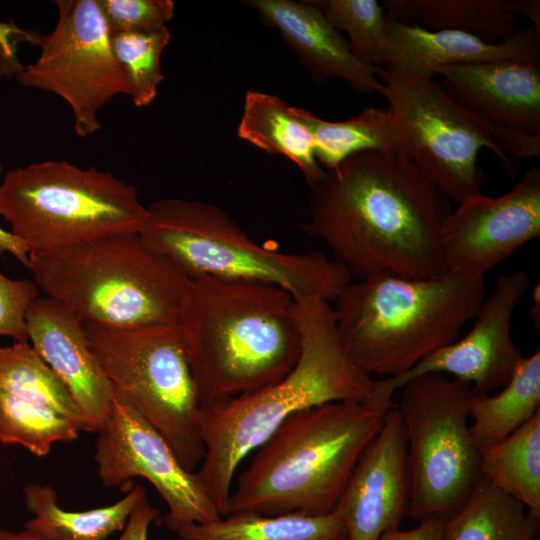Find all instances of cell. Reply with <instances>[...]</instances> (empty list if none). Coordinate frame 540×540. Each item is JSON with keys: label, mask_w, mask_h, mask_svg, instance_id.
Returning <instances> with one entry per match:
<instances>
[{"label": "cell", "mask_w": 540, "mask_h": 540, "mask_svg": "<svg viewBox=\"0 0 540 540\" xmlns=\"http://www.w3.org/2000/svg\"><path fill=\"white\" fill-rule=\"evenodd\" d=\"M27 268L44 296L84 323L110 328L179 322L191 284L139 232L30 252Z\"/></svg>", "instance_id": "obj_6"}, {"label": "cell", "mask_w": 540, "mask_h": 540, "mask_svg": "<svg viewBox=\"0 0 540 540\" xmlns=\"http://www.w3.org/2000/svg\"><path fill=\"white\" fill-rule=\"evenodd\" d=\"M146 490L139 484L112 505L85 511H68L58 504L51 485L30 483L24 487L25 504L33 517L24 528L50 540H106L122 531L129 516Z\"/></svg>", "instance_id": "obj_23"}, {"label": "cell", "mask_w": 540, "mask_h": 540, "mask_svg": "<svg viewBox=\"0 0 540 540\" xmlns=\"http://www.w3.org/2000/svg\"><path fill=\"white\" fill-rule=\"evenodd\" d=\"M110 34L151 32L174 16L171 0H97Z\"/></svg>", "instance_id": "obj_32"}, {"label": "cell", "mask_w": 540, "mask_h": 540, "mask_svg": "<svg viewBox=\"0 0 540 540\" xmlns=\"http://www.w3.org/2000/svg\"><path fill=\"white\" fill-rule=\"evenodd\" d=\"M400 413L408 449L411 498L408 516L449 517L482 477L480 453L468 421L475 393L461 380L426 373L400 388Z\"/></svg>", "instance_id": "obj_11"}, {"label": "cell", "mask_w": 540, "mask_h": 540, "mask_svg": "<svg viewBox=\"0 0 540 540\" xmlns=\"http://www.w3.org/2000/svg\"><path fill=\"white\" fill-rule=\"evenodd\" d=\"M540 235V170L532 167L507 193L481 192L458 203L441 230L446 271L484 276Z\"/></svg>", "instance_id": "obj_15"}, {"label": "cell", "mask_w": 540, "mask_h": 540, "mask_svg": "<svg viewBox=\"0 0 540 540\" xmlns=\"http://www.w3.org/2000/svg\"><path fill=\"white\" fill-rule=\"evenodd\" d=\"M243 3L255 9L266 25L278 31L315 81L338 78L358 92L380 93L382 84L377 78V68L359 61L352 54L347 39L312 0H249Z\"/></svg>", "instance_id": "obj_20"}, {"label": "cell", "mask_w": 540, "mask_h": 540, "mask_svg": "<svg viewBox=\"0 0 540 540\" xmlns=\"http://www.w3.org/2000/svg\"><path fill=\"white\" fill-rule=\"evenodd\" d=\"M301 351L279 381L235 398L200 405L204 458L195 472L221 516L226 515L240 463L297 411L331 402L365 403L374 380L347 356L333 307L316 296H294Z\"/></svg>", "instance_id": "obj_2"}, {"label": "cell", "mask_w": 540, "mask_h": 540, "mask_svg": "<svg viewBox=\"0 0 540 540\" xmlns=\"http://www.w3.org/2000/svg\"><path fill=\"white\" fill-rule=\"evenodd\" d=\"M380 93L388 102L401 151L450 200L457 204L481 192L482 149L517 175L512 155L525 145L523 133L497 128L462 106L433 78L391 68L377 69Z\"/></svg>", "instance_id": "obj_9"}, {"label": "cell", "mask_w": 540, "mask_h": 540, "mask_svg": "<svg viewBox=\"0 0 540 540\" xmlns=\"http://www.w3.org/2000/svg\"><path fill=\"white\" fill-rule=\"evenodd\" d=\"M159 510L153 507L144 494L131 512L122 534L117 540H149L148 531L151 523L159 516Z\"/></svg>", "instance_id": "obj_34"}, {"label": "cell", "mask_w": 540, "mask_h": 540, "mask_svg": "<svg viewBox=\"0 0 540 540\" xmlns=\"http://www.w3.org/2000/svg\"><path fill=\"white\" fill-rule=\"evenodd\" d=\"M529 283L525 271L499 277L462 339L438 349L401 376L375 381L369 402L391 406L397 389L426 373L451 375L468 383L476 395L502 389L525 358L512 340L511 328L513 312Z\"/></svg>", "instance_id": "obj_14"}, {"label": "cell", "mask_w": 540, "mask_h": 540, "mask_svg": "<svg viewBox=\"0 0 540 540\" xmlns=\"http://www.w3.org/2000/svg\"><path fill=\"white\" fill-rule=\"evenodd\" d=\"M3 165L0 161V175L3 173ZM0 254H10L25 267L29 264V251L17 240L9 230L0 226Z\"/></svg>", "instance_id": "obj_37"}, {"label": "cell", "mask_w": 540, "mask_h": 540, "mask_svg": "<svg viewBox=\"0 0 540 540\" xmlns=\"http://www.w3.org/2000/svg\"><path fill=\"white\" fill-rule=\"evenodd\" d=\"M539 522V514L482 476L447 518L443 540H534Z\"/></svg>", "instance_id": "obj_26"}, {"label": "cell", "mask_w": 540, "mask_h": 540, "mask_svg": "<svg viewBox=\"0 0 540 540\" xmlns=\"http://www.w3.org/2000/svg\"><path fill=\"white\" fill-rule=\"evenodd\" d=\"M180 322L200 405L271 385L300 355L294 296L275 285L192 278Z\"/></svg>", "instance_id": "obj_3"}, {"label": "cell", "mask_w": 540, "mask_h": 540, "mask_svg": "<svg viewBox=\"0 0 540 540\" xmlns=\"http://www.w3.org/2000/svg\"><path fill=\"white\" fill-rule=\"evenodd\" d=\"M146 214L134 186L65 160L9 170L0 183V216L29 253L139 232Z\"/></svg>", "instance_id": "obj_8"}, {"label": "cell", "mask_w": 540, "mask_h": 540, "mask_svg": "<svg viewBox=\"0 0 540 540\" xmlns=\"http://www.w3.org/2000/svg\"><path fill=\"white\" fill-rule=\"evenodd\" d=\"M448 517L431 516L420 520L418 526L410 530L391 529L378 540H443L444 526Z\"/></svg>", "instance_id": "obj_35"}, {"label": "cell", "mask_w": 540, "mask_h": 540, "mask_svg": "<svg viewBox=\"0 0 540 540\" xmlns=\"http://www.w3.org/2000/svg\"><path fill=\"white\" fill-rule=\"evenodd\" d=\"M479 453L481 475L540 515V411L506 439Z\"/></svg>", "instance_id": "obj_29"}, {"label": "cell", "mask_w": 540, "mask_h": 540, "mask_svg": "<svg viewBox=\"0 0 540 540\" xmlns=\"http://www.w3.org/2000/svg\"><path fill=\"white\" fill-rule=\"evenodd\" d=\"M339 32L348 36L352 54L361 62L380 69L385 66L386 21L376 0H312Z\"/></svg>", "instance_id": "obj_30"}, {"label": "cell", "mask_w": 540, "mask_h": 540, "mask_svg": "<svg viewBox=\"0 0 540 540\" xmlns=\"http://www.w3.org/2000/svg\"><path fill=\"white\" fill-rule=\"evenodd\" d=\"M87 432L67 389L29 342L0 347V443L46 456Z\"/></svg>", "instance_id": "obj_16"}, {"label": "cell", "mask_w": 540, "mask_h": 540, "mask_svg": "<svg viewBox=\"0 0 540 540\" xmlns=\"http://www.w3.org/2000/svg\"><path fill=\"white\" fill-rule=\"evenodd\" d=\"M411 478L407 440L396 403L357 461L334 509L347 540H378L408 514Z\"/></svg>", "instance_id": "obj_17"}, {"label": "cell", "mask_w": 540, "mask_h": 540, "mask_svg": "<svg viewBox=\"0 0 540 540\" xmlns=\"http://www.w3.org/2000/svg\"><path fill=\"white\" fill-rule=\"evenodd\" d=\"M39 296L33 280L13 279L0 272V337L28 342L26 314Z\"/></svg>", "instance_id": "obj_33"}, {"label": "cell", "mask_w": 540, "mask_h": 540, "mask_svg": "<svg viewBox=\"0 0 540 540\" xmlns=\"http://www.w3.org/2000/svg\"><path fill=\"white\" fill-rule=\"evenodd\" d=\"M110 38L113 53L126 75L132 103L138 108L150 105L164 80L161 55L170 41L168 28L110 34Z\"/></svg>", "instance_id": "obj_31"}, {"label": "cell", "mask_w": 540, "mask_h": 540, "mask_svg": "<svg viewBox=\"0 0 540 540\" xmlns=\"http://www.w3.org/2000/svg\"><path fill=\"white\" fill-rule=\"evenodd\" d=\"M386 42L384 67L427 78H433L444 66L505 60L540 62V32L531 25L507 40L486 42L467 32L432 31L387 16Z\"/></svg>", "instance_id": "obj_21"}, {"label": "cell", "mask_w": 540, "mask_h": 540, "mask_svg": "<svg viewBox=\"0 0 540 540\" xmlns=\"http://www.w3.org/2000/svg\"><path fill=\"white\" fill-rule=\"evenodd\" d=\"M0 540H50L41 534L24 528L20 532L0 529Z\"/></svg>", "instance_id": "obj_38"}, {"label": "cell", "mask_w": 540, "mask_h": 540, "mask_svg": "<svg viewBox=\"0 0 540 540\" xmlns=\"http://www.w3.org/2000/svg\"><path fill=\"white\" fill-rule=\"evenodd\" d=\"M28 342L69 392L86 423L97 432L114 389L89 347L84 322L62 303L39 296L26 314Z\"/></svg>", "instance_id": "obj_18"}, {"label": "cell", "mask_w": 540, "mask_h": 540, "mask_svg": "<svg viewBox=\"0 0 540 540\" xmlns=\"http://www.w3.org/2000/svg\"><path fill=\"white\" fill-rule=\"evenodd\" d=\"M309 190L302 230L323 241L351 279L446 272L441 230L450 200L404 152L353 154Z\"/></svg>", "instance_id": "obj_1"}, {"label": "cell", "mask_w": 540, "mask_h": 540, "mask_svg": "<svg viewBox=\"0 0 540 540\" xmlns=\"http://www.w3.org/2000/svg\"><path fill=\"white\" fill-rule=\"evenodd\" d=\"M342 540H347V539H342Z\"/></svg>", "instance_id": "obj_40"}, {"label": "cell", "mask_w": 540, "mask_h": 540, "mask_svg": "<svg viewBox=\"0 0 540 540\" xmlns=\"http://www.w3.org/2000/svg\"><path fill=\"white\" fill-rule=\"evenodd\" d=\"M389 407L339 401L290 415L239 475L226 515L333 512Z\"/></svg>", "instance_id": "obj_4"}, {"label": "cell", "mask_w": 540, "mask_h": 540, "mask_svg": "<svg viewBox=\"0 0 540 540\" xmlns=\"http://www.w3.org/2000/svg\"><path fill=\"white\" fill-rule=\"evenodd\" d=\"M182 540H342L346 529L336 511L321 515L232 513L205 523L181 526Z\"/></svg>", "instance_id": "obj_25"}, {"label": "cell", "mask_w": 540, "mask_h": 540, "mask_svg": "<svg viewBox=\"0 0 540 540\" xmlns=\"http://www.w3.org/2000/svg\"><path fill=\"white\" fill-rule=\"evenodd\" d=\"M139 235L190 279L259 282L293 296L335 301L352 281L320 251L285 253L253 241L221 208L201 201L164 198L147 207Z\"/></svg>", "instance_id": "obj_7"}, {"label": "cell", "mask_w": 540, "mask_h": 540, "mask_svg": "<svg viewBox=\"0 0 540 540\" xmlns=\"http://www.w3.org/2000/svg\"><path fill=\"white\" fill-rule=\"evenodd\" d=\"M387 16L427 30H458L486 42L511 38L519 18L504 7V0H384Z\"/></svg>", "instance_id": "obj_24"}, {"label": "cell", "mask_w": 540, "mask_h": 540, "mask_svg": "<svg viewBox=\"0 0 540 540\" xmlns=\"http://www.w3.org/2000/svg\"><path fill=\"white\" fill-rule=\"evenodd\" d=\"M84 331L114 393L160 433L187 471H196L205 453L200 400L181 322L132 328L84 323Z\"/></svg>", "instance_id": "obj_10"}, {"label": "cell", "mask_w": 540, "mask_h": 540, "mask_svg": "<svg viewBox=\"0 0 540 540\" xmlns=\"http://www.w3.org/2000/svg\"><path fill=\"white\" fill-rule=\"evenodd\" d=\"M290 109L312 134L315 156L324 170L360 152H402L389 108L365 107L344 121L324 120L299 107Z\"/></svg>", "instance_id": "obj_27"}, {"label": "cell", "mask_w": 540, "mask_h": 540, "mask_svg": "<svg viewBox=\"0 0 540 540\" xmlns=\"http://www.w3.org/2000/svg\"><path fill=\"white\" fill-rule=\"evenodd\" d=\"M533 301H534V304H533L532 310L530 312V317L533 320L535 326L539 327V323H540V321H539V316H540V314H539V308H540L539 285L534 287Z\"/></svg>", "instance_id": "obj_39"}, {"label": "cell", "mask_w": 540, "mask_h": 540, "mask_svg": "<svg viewBox=\"0 0 540 540\" xmlns=\"http://www.w3.org/2000/svg\"><path fill=\"white\" fill-rule=\"evenodd\" d=\"M505 9L516 17H525L540 32V1L539 0H504Z\"/></svg>", "instance_id": "obj_36"}, {"label": "cell", "mask_w": 540, "mask_h": 540, "mask_svg": "<svg viewBox=\"0 0 540 540\" xmlns=\"http://www.w3.org/2000/svg\"><path fill=\"white\" fill-rule=\"evenodd\" d=\"M290 107L278 96L247 91L237 135L269 154L289 159L299 168L309 187L325 170L316 159L312 134Z\"/></svg>", "instance_id": "obj_22"}, {"label": "cell", "mask_w": 540, "mask_h": 540, "mask_svg": "<svg viewBox=\"0 0 540 540\" xmlns=\"http://www.w3.org/2000/svg\"><path fill=\"white\" fill-rule=\"evenodd\" d=\"M540 411V351L525 357L511 380L493 396L476 395L469 432L481 451L514 433Z\"/></svg>", "instance_id": "obj_28"}, {"label": "cell", "mask_w": 540, "mask_h": 540, "mask_svg": "<svg viewBox=\"0 0 540 540\" xmlns=\"http://www.w3.org/2000/svg\"><path fill=\"white\" fill-rule=\"evenodd\" d=\"M54 29L36 39L40 54L18 70L20 85L53 93L71 108L74 131L87 137L101 128L100 110L118 95H129L110 32L97 0H55Z\"/></svg>", "instance_id": "obj_12"}, {"label": "cell", "mask_w": 540, "mask_h": 540, "mask_svg": "<svg viewBox=\"0 0 540 540\" xmlns=\"http://www.w3.org/2000/svg\"><path fill=\"white\" fill-rule=\"evenodd\" d=\"M97 433L94 460L104 487L123 490L137 477L146 479L167 504L164 523L174 532L221 517L195 472L187 471L160 433L115 393Z\"/></svg>", "instance_id": "obj_13"}, {"label": "cell", "mask_w": 540, "mask_h": 540, "mask_svg": "<svg viewBox=\"0 0 540 540\" xmlns=\"http://www.w3.org/2000/svg\"><path fill=\"white\" fill-rule=\"evenodd\" d=\"M447 92L485 122L540 136V62L505 60L444 66Z\"/></svg>", "instance_id": "obj_19"}, {"label": "cell", "mask_w": 540, "mask_h": 540, "mask_svg": "<svg viewBox=\"0 0 540 540\" xmlns=\"http://www.w3.org/2000/svg\"><path fill=\"white\" fill-rule=\"evenodd\" d=\"M484 298V276L379 275L351 281L333 309L348 358L369 376L395 378L456 341Z\"/></svg>", "instance_id": "obj_5"}]
</instances>
